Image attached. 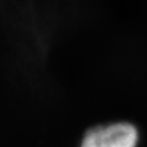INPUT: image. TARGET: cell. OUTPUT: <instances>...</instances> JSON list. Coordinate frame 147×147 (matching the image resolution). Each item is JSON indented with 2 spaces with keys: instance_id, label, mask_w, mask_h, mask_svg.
<instances>
[{
  "instance_id": "1",
  "label": "cell",
  "mask_w": 147,
  "mask_h": 147,
  "mask_svg": "<svg viewBox=\"0 0 147 147\" xmlns=\"http://www.w3.org/2000/svg\"><path fill=\"white\" fill-rule=\"evenodd\" d=\"M138 129L130 122L96 125L86 131L80 147H137Z\"/></svg>"
}]
</instances>
